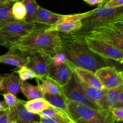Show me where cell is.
<instances>
[{"mask_svg":"<svg viewBox=\"0 0 123 123\" xmlns=\"http://www.w3.org/2000/svg\"><path fill=\"white\" fill-rule=\"evenodd\" d=\"M49 25L38 24L36 28L10 44L8 50L26 56L35 52L54 55L62 52L60 32L48 31Z\"/></svg>","mask_w":123,"mask_h":123,"instance_id":"1","label":"cell"},{"mask_svg":"<svg viewBox=\"0 0 123 123\" xmlns=\"http://www.w3.org/2000/svg\"><path fill=\"white\" fill-rule=\"evenodd\" d=\"M60 37L62 52L73 66L95 72L100 67L110 65L108 60L89 49L85 36L79 32L68 34L60 32Z\"/></svg>","mask_w":123,"mask_h":123,"instance_id":"2","label":"cell"},{"mask_svg":"<svg viewBox=\"0 0 123 123\" xmlns=\"http://www.w3.org/2000/svg\"><path fill=\"white\" fill-rule=\"evenodd\" d=\"M67 107L74 123H114L109 111L95 109L68 100Z\"/></svg>","mask_w":123,"mask_h":123,"instance_id":"3","label":"cell"},{"mask_svg":"<svg viewBox=\"0 0 123 123\" xmlns=\"http://www.w3.org/2000/svg\"><path fill=\"white\" fill-rule=\"evenodd\" d=\"M82 34L110 43L123 52V19L101 24Z\"/></svg>","mask_w":123,"mask_h":123,"instance_id":"4","label":"cell"},{"mask_svg":"<svg viewBox=\"0 0 123 123\" xmlns=\"http://www.w3.org/2000/svg\"><path fill=\"white\" fill-rule=\"evenodd\" d=\"M123 19V6L117 8H109L99 6L91 10L89 15L82 19L80 34H85L96 26L117 19Z\"/></svg>","mask_w":123,"mask_h":123,"instance_id":"5","label":"cell"},{"mask_svg":"<svg viewBox=\"0 0 123 123\" xmlns=\"http://www.w3.org/2000/svg\"><path fill=\"white\" fill-rule=\"evenodd\" d=\"M85 39L89 49L94 53L105 60H113L122 64L123 52L115 46L86 36H85Z\"/></svg>","mask_w":123,"mask_h":123,"instance_id":"6","label":"cell"},{"mask_svg":"<svg viewBox=\"0 0 123 123\" xmlns=\"http://www.w3.org/2000/svg\"><path fill=\"white\" fill-rule=\"evenodd\" d=\"M91 11L82 13L63 15L56 24L47 28L48 31H56L61 33H72L78 32L81 29L82 19L87 16Z\"/></svg>","mask_w":123,"mask_h":123,"instance_id":"7","label":"cell"},{"mask_svg":"<svg viewBox=\"0 0 123 123\" xmlns=\"http://www.w3.org/2000/svg\"><path fill=\"white\" fill-rule=\"evenodd\" d=\"M38 24L26 22L24 20L10 22L0 28V32L6 40L9 48L10 44L33 30Z\"/></svg>","mask_w":123,"mask_h":123,"instance_id":"8","label":"cell"},{"mask_svg":"<svg viewBox=\"0 0 123 123\" xmlns=\"http://www.w3.org/2000/svg\"><path fill=\"white\" fill-rule=\"evenodd\" d=\"M26 56V66L37 74V78L48 76L52 66L51 55L43 52H35L28 54Z\"/></svg>","mask_w":123,"mask_h":123,"instance_id":"9","label":"cell"},{"mask_svg":"<svg viewBox=\"0 0 123 123\" xmlns=\"http://www.w3.org/2000/svg\"><path fill=\"white\" fill-rule=\"evenodd\" d=\"M95 74L107 90L115 88L123 85V74L115 67L106 66L96 70Z\"/></svg>","mask_w":123,"mask_h":123,"instance_id":"10","label":"cell"},{"mask_svg":"<svg viewBox=\"0 0 123 123\" xmlns=\"http://www.w3.org/2000/svg\"><path fill=\"white\" fill-rule=\"evenodd\" d=\"M61 88L64 95L68 100L98 109V108L86 97L81 90L76 80L74 73L72 74L69 82L64 86H62Z\"/></svg>","mask_w":123,"mask_h":123,"instance_id":"11","label":"cell"},{"mask_svg":"<svg viewBox=\"0 0 123 123\" xmlns=\"http://www.w3.org/2000/svg\"><path fill=\"white\" fill-rule=\"evenodd\" d=\"M70 64V62L59 66H52L48 72V76L57 83L61 87L64 86L69 82L73 73Z\"/></svg>","mask_w":123,"mask_h":123,"instance_id":"12","label":"cell"},{"mask_svg":"<svg viewBox=\"0 0 123 123\" xmlns=\"http://www.w3.org/2000/svg\"><path fill=\"white\" fill-rule=\"evenodd\" d=\"M40 123H72L64 112L51 106L40 113Z\"/></svg>","mask_w":123,"mask_h":123,"instance_id":"13","label":"cell"},{"mask_svg":"<svg viewBox=\"0 0 123 123\" xmlns=\"http://www.w3.org/2000/svg\"><path fill=\"white\" fill-rule=\"evenodd\" d=\"M2 80L1 93H12L16 96L20 92L22 80L14 73H7L1 76Z\"/></svg>","mask_w":123,"mask_h":123,"instance_id":"14","label":"cell"},{"mask_svg":"<svg viewBox=\"0 0 123 123\" xmlns=\"http://www.w3.org/2000/svg\"><path fill=\"white\" fill-rule=\"evenodd\" d=\"M70 67L75 75L85 84L98 89L105 88L94 72L86 68L76 67L72 64H70Z\"/></svg>","mask_w":123,"mask_h":123,"instance_id":"15","label":"cell"},{"mask_svg":"<svg viewBox=\"0 0 123 123\" xmlns=\"http://www.w3.org/2000/svg\"><path fill=\"white\" fill-rule=\"evenodd\" d=\"M123 90V85L115 88L106 90L105 94L97 106L100 110L109 111L114 107H117L120 92Z\"/></svg>","mask_w":123,"mask_h":123,"instance_id":"16","label":"cell"},{"mask_svg":"<svg viewBox=\"0 0 123 123\" xmlns=\"http://www.w3.org/2000/svg\"><path fill=\"white\" fill-rule=\"evenodd\" d=\"M74 74L76 80L88 98L98 108V103L104 96L107 89H98L86 85Z\"/></svg>","mask_w":123,"mask_h":123,"instance_id":"17","label":"cell"},{"mask_svg":"<svg viewBox=\"0 0 123 123\" xmlns=\"http://www.w3.org/2000/svg\"><path fill=\"white\" fill-rule=\"evenodd\" d=\"M36 79L38 85L37 86L44 94H64L61 86L48 76L38 77L36 78Z\"/></svg>","mask_w":123,"mask_h":123,"instance_id":"18","label":"cell"},{"mask_svg":"<svg viewBox=\"0 0 123 123\" xmlns=\"http://www.w3.org/2000/svg\"><path fill=\"white\" fill-rule=\"evenodd\" d=\"M25 101L21 100L15 107L17 123H40V115L32 114L26 110L24 106Z\"/></svg>","mask_w":123,"mask_h":123,"instance_id":"19","label":"cell"},{"mask_svg":"<svg viewBox=\"0 0 123 123\" xmlns=\"http://www.w3.org/2000/svg\"><path fill=\"white\" fill-rule=\"evenodd\" d=\"M62 16V14L54 13L39 6L36 14V24L50 25L56 24Z\"/></svg>","mask_w":123,"mask_h":123,"instance_id":"20","label":"cell"},{"mask_svg":"<svg viewBox=\"0 0 123 123\" xmlns=\"http://www.w3.org/2000/svg\"><path fill=\"white\" fill-rule=\"evenodd\" d=\"M26 62L27 59L26 56L15 52L8 50V52L0 56V63L14 66L18 68L26 65Z\"/></svg>","mask_w":123,"mask_h":123,"instance_id":"21","label":"cell"},{"mask_svg":"<svg viewBox=\"0 0 123 123\" xmlns=\"http://www.w3.org/2000/svg\"><path fill=\"white\" fill-rule=\"evenodd\" d=\"M44 98L46 100L49 102L52 106L56 108V109H59L62 112L64 113L68 118L72 121V123H73V120L71 118V117L70 115L69 112L68 111V107H67V101L68 100L66 98L64 94H55L50 95L44 94Z\"/></svg>","mask_w":123,"mask_h":123,"instance_id":"22","label":"cell"},{"mask_svg":"<svg viewBox=\"0 0 123 123\" xmlns=\"http://www.w3.org/2000/svg\"><path fill=\"white\" fill-rule=\"evenodd\" d=\"M51 106L49 102L44 97L30 100L27 102L25 101L24 103V106L26 110L35 114H39Z\"/></svg>","mask_w":123,"mask_h":123,"instance_id":"23","label":"cell"},{"mask_svg":"<svg viewBox=\"0 0 123 123\" xmlns=\"http://www.w3.org/2000/svg\"><path fill=\"white\" fill-rule=\"evenodd\" d=\"M20 92L28 100L44 97V94L38 86H35L26 81L22 82Z\"/></svg>","mask_w":123,"mask_h":123,"instance_id":"24","label":"cell"},{"mask_svg":"<svg viewBox=\"0 0 123 123\" xmlns=\"http://www.w3.org/2000/svg\"><path fill=\"white\" fill-rule=\"evenodd\" d=\"M15 1L0 2V28L6 24L14 21L12 13V7Z\"/></svg>","mask_w":123,"mask_h":123,"instance_id":"25","label":"cell"},{"mask_svg":"<svg viewBox=\"0 0 123 123\" xmlns=\"http://www.w3.org/2000/svg\"><path fill=\"white\" fill-rule=\"evenodd\" d=\"M25 6L26 14L24 21L26 22L35 23L38 4L36 0H20Z\"/></svg>","mask_w":123,"mask_h":123,"instance_id":"26","label":"cell"},{"mask_svg":"<svg viewBox=\"0 0 123 123\" xmlns=\"http://www.w3.org/2000/svg\"><path fill=\"white\" fill-rule=\"evenodd\" d=\"M12 13L15 20H25L26 14V9L24 4L20 0L14 2L12 7Z\"/></svg>","mask_w":123,"mask_h":123,"instance_id":"27","label":"cell"},{"mask_svg":"<svg viewBox=\"0 0 123 123\" xmlns=\"http://www.w3.org/2000/svg\"><path fill=\"white\" fill-rule=\"evenodd\" d=\"M15 72L18 73L19 77L22 81H26L29 79H32L37 77V74L26 65L20 67L19 69L16 70Z\"/></svg>","mask_w":123,"mask_h":123,"instance_id":"28","label":"cell"},{"mask_svg":"<svg viewBox=\"0 0 123 123\" xmlns=\"http://www.w3.org/2000/svg\"><path fill=\"white\" fill-rule=\"evenodd\" d=\"M4 97V103L7 108H14L16 107L21 100L16 97V96L12 93H2Z\"/></svg>","mask_w":123,"mask_h":123,"instance_id":"29","label":"cell"},{"mask_svg":"<svg viewBox=\"0 0 123 123\" xmlns=\"http://www.w3.org/2000/svg\"><path fill=\"white\" fill-rule=\"evenodd\" d=\"M70 61L62 52L56 53L52 56V66H56L63 64H69Z\"/></svg>","mask_w":123,"mask_h":123,"instance_id":"30","label":"cell"},{"mask_svg":"<svg viewBox=\"0 0 123 123\" xmlns=\"http://www.w3.org/2000/svg\"><path fill=\"white\" fill-rule=\"evenodd\" d=\"M112 118L113 123L123 122V108L114 107L109 110Z\"/></svg>","mask_w":123,"mask_h":123,"instance_id":"31","label":"cell"},{"mask_svg":"<svg viewBox=\"0 0 123 123\" xmlns=\"http://www.w3.org/2000/svg\"><path fill=\"white\" fill-rule=\"evenodd\" d=\"M0 123H12L10 114L8 108L4 111L1 114H0Z\"/></svg>","mask_w":123,"mask_h":123,"instance_id":"32","label":"cell"},{"mask_svg":"<svg viewBox=\"0 0 123 123\" xmlns=\"http://www.w3.org/2000/svg\"><path fill=\"white\" fill-rule=\"evenodd\" d=\"M103 6L109 8H117L123 6V0H109Z\"/></svg>","mask_w":123,"mask_h":123,"instance_id":"33","label":"cell"},{"mask_svg":"<svg viewBox=\"0 0 123 123\" xmlns=\"http://www.w3.org/2000/svg\"><path fill=\"white\" fill-rule=\"evenodd\" d=\"M84 1L90 6H95V5L102 6L103 2V0H84Z\"/></svg>","mask_w":123,"mask_h":123,"instance_id":"34","label":"cell"},{"mask_svg":"<svg viewBox=\"0 0 123 123\" xmlns=\"http://www.w3.org/2000/svg\"><path fill=\"white\" fill-rule=\"evenodd\" d=\"M117 107L123 108V90L120 92V96H119L118 102Z\"/></svg>","mask_w":123,"mask_h":123,"instance_id":"35","label":"cell"},{"mask_svg":"<svg viewBox=\"0 0 123 123\" xmlns=\"http://www.w3.org/2000/svg\"><path fill=\"white\" fill-rule=\"evenodd\" d=\"M0 46H3L6 47V48H8V42L6 41V40L4 38L3 36H2V34L0 32Z\"/></svg>","mask_w":123,"mask_h":123,"instance_id":"36","label":"cell"},{"mask_svg":"<svg viewBox=\"0 0 123 123\" xmlns=\"http://www.w3.org/2000/svg\"><path fill=\"white\" fill-rule=\"evenodd\" d=\"M7 109V107L6 106V105L4 103V102L0 101V111H5Z\"/></svg>","mask_w":123,"mask_h":123,"instance_id":"37","label":"cell"},{"mask_svg":"<svg viewBox=\"0 0 123 123\" xmlns=\"http://www.w3.org/2000/svg\"><path fill=\"white\" fill-rule=\"evenodd\" d=\"M19 1V0H0V2H7V1Z\"/></svg>","mask_w":123,"mask_h":123,"instance_id":"38","label":"cell"},{"mask_svg":"<svg viewBox=\"0 0 123 123\" xmlns=\"http://www.w3.org/2000/svg\"><path fill=\"white\" fill-rule=\"evenodd\" d=\"M1 86H2V80H1V76H0V94H1Z\"/></svg>","mask_w":123,"mask_h":123,"instance_id":"39","label":"cell"},{"mask_svg":"<svg viewBox=\"0 0 123 123\" xmlns=\"http://www.w3.org/2000/svg\"><path fill=\"white\" fill-rule=\"evenodd\" d=\"M108 1H109V0H103V2H102V5L104 4L105 3H106V2H108Z\"/></svg>","mask_w":123,"mask_h":123,"instance_id":"40","label":"cell"},{"mask_svg":"<svg viewBox=\"0 0 123 123\" xmlns=\"http://www.w3.org/2000/svg\"><path fill=\"white\" fill-rule=\"evenodd\" d=\"M2 112H3V111H0V114H2Z\"/></svg>","mask_w":123,"mask_h":123,"instance_id":"41","label":"cell"}]
</instances>
